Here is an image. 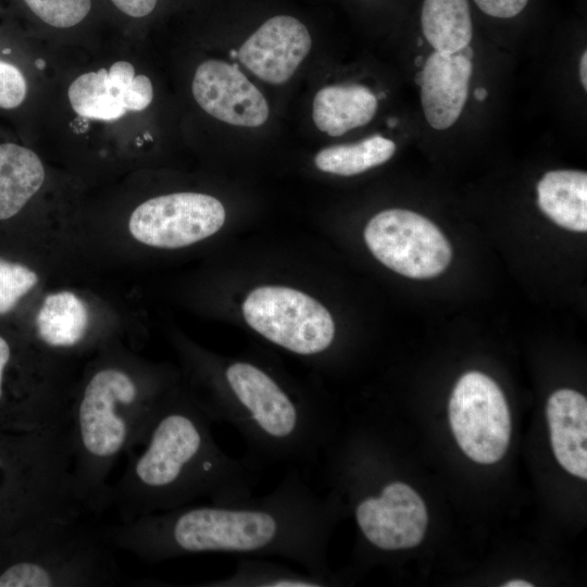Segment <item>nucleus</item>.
<instances>
[{"instance_id":"f257e3e1","label":"nucleus","mask_w":587,"mask_h":587,"mask_svg":"<svg viewBox=\"0 0 587 587\" xmlns=\"http://www.w3.org/2000/svg\"><path fill=\"white\" fill-rule=\"evenodd\" d=\"M339 513L336 496L322 497L292 469L263 496L142 515L103 538L150 562L211 552L279 557L329 575L327 546Z\"/></svg>"},{"instance_id":"f03ea898","label":"nucleus","mask_w":587,"mask_h":587,"mask_svg":"<svg viewBox=\"0 0 587 587\" xmlns=\"http://www.w3.org/2000/svg\"><path fill=\"white\" fill-rule=\"evenodd\" d=\"M212 421L190 398L166 397L140 439L126 453L127 465L110 488L123 522L174 510L207 498L229 502L253 495L259 467L236 459L213 438Z\"/></svg>"},{"instance_id":"7ed1b4c3","label":"nucleus","mask_w":587,"mask_h":587,"mask_svg":"<svg viewBox=\"0 0 587 587\" xmlns=\"http://www.w3.org/2000/svg\"><path fill=\"white\" fill-rule=\"evenodd\" d=\"M221 374V387L195 401L212 422L240 434L252 464L303 473L320 465L334 437L332 415L322 402L297 394L250 361H232Z\"/></svg>"},{"instance_id":"20e7f679","label":"nucleus","mask_w":587,"mask_h":587,"mask_svg":"<svg viewBox=\"0 0 587 587\" xmlns=\"http://www.w3.org/2000/svg\"><path fill=\"white\" fill-rule=\"evenodd\" d=\"M165 399L142 387L128 370L105 365L71 402L66 432L76 490L87 511L109 504L112 469L140 439Z\"/></svg>"},{"instance_id":"39448f33","label":"nucleus","mask_w":587,"mask_h":587,"mask_svg":"<svg viewBox=\"0 0 587 587\" xmlns=\"http://www.w3.org/2000/svg\"><path fill=\"white\" fill-rule=\"evenodd\" d=\"M50 521L32 528L34 552L0 573V587L99 586L115 574L104 539L75 524Z\"/></svg>"},{"instance_id":"423d86ee","label":"nucleus","mask_w":587,"mask_h":587,"mask_svg":"<svg viewBox=\"0 0 587 587\" xmlns=\"http://www.w3.org/2000/svg\"><path fill=\"white\" fill-rule=\"evenodd\" d=\"M242 314L252 329L295 354H322L335 338V324L328 310L314 298L289 287L253 289L242 303Z\"/></svg>"},{"instance_id":"0eeeda50","label":"nucleus","mask_w":587,"mask_h":587,"mask_svg":"<svg viewBox=\"0 0 587 587\" xmlns=\"http://www.w3.org/2000/svg\"><path fill=\"white\" fill-rule=\"evenodd\" d=\"M364 239L378 261L411 278L434 277L451 260V247L439 228L409 210L379 212L367 223Z\"/></svg>"},{"instance_id":"6e6552de","label":"nucleus","mask_w":587,"mask_h":587,"mask_svg":"<svg viewBox=\"0 0 587 587\" xmlns=\"http://www.w3.org/2000/svg\"><path fill=\"white\" fill-rule=\"evenodd\" d=\"M452 433L473 461L491 464L505 453L511 436V416L499 386L480 372L465 373L449 401Z\"/></svg>"},{"instance_id":"1a4fd4ad","label":"nucleus","mask_w":587,"mask_h":587,"mask_svg":"<svg viewBox=\"0 0 587 587\" xmlns=\"http://www.w3.org/2000/svg\"><path fill=\"white\" fill-rule=\"evenodd\" d=\"M225 216L222 202L210 195L175 192L139 204L129 217L128 229L143 245L176 249L214 235Z\"/></svg>"},{"instance_id":"9d476101","label":"nucleus","mask_w":587,"mask_h":587,"mask_svg":"<svg viewBox=\"0 0 587 587\" xmlns=\"http://www.w3.org/2000/svg\"><path fill=\"white\" fill-rule=\"evenodd\" d=\"M353 512L364 540L374 549L394 552L417 546L427 527L424 501L408 484L382 483L377 491L357 495Z\"/></svg>"},{"instance_id":"9b49d317","label":"nucleus","mask_w":587,"mask_h":587,"mask_svg":"<svg viewBox=\"0 0 587 587\" xmlns=\"http://www.w3.org/2000/svg\"><path fill=\"white\" fill-rule=\"evenodd\" d=\"M191 90L202 110L230 125L258 127L270 114L265 97L237 64L215 59L202 62L195 72Z\"/></svg>"},{"instance_id":"f8f14e48","label":"nucleus","mask_w":587,"mask_h":587,"mask_svg":"<svg viewBox=\"0 0 587 587\" xmlns=\"http://www.w3.org/2000/svg\"><path fill=\"white\" fill-rule=\"evenodd\" d=\"M67 97L79 116L112 122L127 111L145 110L153 99V86L146 75H135L132 63L117 61L109 70L78 76Z\"/></svg>"},{"instance_id":"ddd939ff","label":"nucleus","mask_w":587,"mask_h":587,"mask_svg":"<svg viewBox=\"0 0 587 587\" xmlns=\"http://www.w3.org/2000/svg\"><path fill=\"white\" fill-rule=\"evenodd\" d=\"M312 39L305 25L289 15L265 21L240 47L239 61L273 85L286 83L309 54Z\"/></svg>"},{"instance_id":"4468645a","label":"nucleus","mask_w":587,"mask_h":587,"mask_svg":"<svg viewBox=\"0 0 587 587\" xmlns=\"http://www.w3.org/2000/svg\"><path fill=\"white\" fill-rule=\"evenodd\" d=\"M472 62L460 52L434 51L425 61L415 83L427 123L435 129L452 126L467 99Z\"/></svg>"},{"instance_id":"2eb2a0df","label":"nucleus","mask_w":587,"mask_h":587,"mask_svg":"<svg viewBox=\"0 0 587 587\" xmlns=\"http://www.w3.org/2000/svg\"><path fill=\"white\" fill-rule=\"evenodd\" d=\"M551 446L569 473L587 477V401L572 389L554 391L547 403Z\"/></svg>"},{"instance_id":"dca6fc26","label":"nucleus","mask_w":587,"mask_h":587,"mask_svg":"<svg viewBox=\"0 0 587 587\" xmlns=\"http://www.w3.org/2000/svg\"><path fill=\"white\" fill-rule=\"evenodd\" d=\"M377 97L363 85H330L320 89L312 103L315 126L329 136H341L370 123L377 110Z\"/></svg>"},{"instance_id":"f3484780","label":"nucleus","mask_w":587,"mask_h":587,"mask_svg":"<svg viewBox=\"0 0 587 587\" xmlns=\"http://www.w3.org/2000/svg\"><path fill=\"white\" fill-rule=\"evenodd\" d=\"M46 177L39 157L16 143L0 145V220L16 215L41 188Z\"/></svg>"},{"instance_id":"a211bd4d","label":"nucleus","mask_w":587,"mask_h":587,"mask_svg":"<svg viewBox=\"0 0 587 587\" xmlns=\"http://www.w3.org/2000/svg\"><path fill=\"white\" fill-rule=\"evenodd\" d=\"M540 210L570 230H587V174L580 171H550L537 185Z\"/></svg>"},{"instance_id":"6ab92c4d","label":"nucleus","mask_w":587,"mask_h":587,"mask_svg":"<svg viewBox=\"0 0 587 587\" xmlns=\"http://www.w3.org/2000/svg\"><path fill=\"white\" fill-rule=\"evenodd\" d=\"M88 324L85 303L71 291L48 295L36 316L39 338L52 348L78 345L86 335Z\"/></svg>"},{"instance_id":"aec40b11","label":"nucleus","mask_w":587,"mask_h":587,"mask_svg":"<svg viewBox=\"0 0 587 587\" xmlns=\"http://www.w3.org/2000/svg\"><path fill=\"white\" fill-rule=\"evenodd\" d=\"M332 574L297 571L264 558L240 557L234 571L202 586L211 587H325L333 585Z\"/></svg>"},{"instance_id":"412c9836","label":"nucleus","mask_w":587,"mask_h":587,"mask_svg":"<svg viewBox=\"0 0 587 587\" xmlns=\"http://www.w3.org/2000/svg\"><path fill=\"white\" fill-rule=\"evenodd\" d=\"M421 24L424 37L435 51L455 53L471 42L467 0H424Z\"/></svg>"},{"instance_id":"4be33fe9","label":"nucleus","mask_w":587,"mask_h":587,"mask_svg":"<svg viewBox=\"0 0 587 587\" xmlns=\"http://www.w3.org/2000/svg\"><path fill=\"white\" fill-rule=\"evenodd\" d=\"M392 140L380 135L351 145H336L320 150L315 166L326 173L352 176L387 162L395 153Z\"/></svg>"},{"instance_id":"5701e85b","label":"nucleus","mask_w":587,"mask_h":587,"mask_svg":"<svg viewBox=\"0 0 587 587\" xmlns=\"http://www.w3.org/2000/svg\"><path fill=\"white\" fill-rule=\"evenodd\" d=\"M37 283V274L27 266L0 259V315L12 311Z\"/></svg>"},{"instance_id":"b1692460","label":"nucleus","mask_w":587,"mask_h":587,"mask_svg":"<svg viewBox=\"0 0 587 587\" xmlns=\"http://www.w3.org/2000/svg\"><path fill=\"white\" fill-rule=\"evenodd\" d=\"M41 21L57 28L82 22L91 9V0H24Z\"/></svg>"},{"instance_id":"393cba45","label":"nucleus","mask_w":587,"mask_h":587,"mask_svg":"<svg viewBox=\"0 0 587 587\" xmlns=\"http://www.w3.org/2000/svg\"><path fill=\"white\" fill-rule=\"evenodd\" d=\"M26 91L27 85L22 72L13 64L0 61V108L18 107Z\"/></svg>"},{"instance_id":"a878e982","label":"nucleus","mask_w":587,"mask_h":587,"mask_svg":"<svg viewBox=\"0 0 587 587\" xmlns=\"http://www.w3.org/2000/svg\"><path fill=\"white\" fill-rule=\"evenodd\" d=\"M477 7L486 14L510 18L521 13L528 0H474Z\"/></svg>"},{"instance_id":"bb28decb","label":"nucleus","mask_w":587,"mask_h":587,"mask_svg":"<svg viewBox=\"0 0 587 587\" xmlns=\"http://www.w3.org/2000/svg\"><path fill=\"white\" fill-rule=\"evenodd\" d=\"M123 13L132 17H143L150 14L158 0H111Z\"/></svg>"},{"instance_id":"cd10ccee","label":"nucleus","mask_w":587,"mask_h":587,"mask_svg":"<svg viewBox=\"0 0 587 587\" xmlns=\"http://www.w3.org/2000/svg\"><path fill=\"white\" fill-rule=\"evenodd\" d=\"M12 351L9 342L0 335V401L3 397L4 372L11 360Z\"/></svg>"},{"instance_id":"c85d7f7f","label":"nucleus","mask_w":587,"mask_h":587,"mask_svg":"<svg viewBox=\"0 0 587 587\" xmlns=\"http://www.w3.org/2000/svg\"><path fill=\"white\" fill-rule=\"evenodd\" d=\"M579 76L584 89H587V52L584 51L580 58Z\"/></svg>"},{"instance_id":"c756f323","label":"nucleus","mask_w":587,"mask_h":587,"mask_svg":"<svg viewBox=\"0 0 587 587\" xmlns=\"http://www.w3.org/2000/svg\"><path fill=\"white\" fill-rule=\"evenodd\" d=\"M502 586L504 587H533L534 585L529 582H526V580H522V579H513V580H510L505 584H503Z\"/></svg>"},{"instance_id":"7c9ffc66","label":"nucleus","mask_w":587,"mask_h":587,"mask_svg":"<svg viewBox=\"0 0 587 587\" xmlns=\"http://www.w3.org/2000/svg\"><path fill=\"white\" fill-rule=\"evenodd\" d=\"M487 90L484 87L476 88L474 91V97L478 101H484L487 98Z\"/></svg>"},{"instance_id":"2f4dec72","label":"nucleus","mask_w":587,"mask_h":587,"mask_svg":"<svg viewBox=\"0 0 587 587\" xmlns=\"http://www.w3.org/2000/svg\"><path fill=\"white\" fill-rule=\"evenodd\" d=\"M458 52H460L464 58H466V59H469V60H472L473 54H474L473 49H472V47H471L470 45L463 47V48H462L460 51H458Z\"/></svg>"},{"instance_id":"473e14b6","label":"nucleus","mask_w":587,"mask_h":587,"mask_svg":"<svg viewBox=\"0 0 587 587\" xmlns=\"http://www.w3.org/2000/svg\"><path fill=\"white\" fill-rule=\"evenodd\" d=\"M387 124H388L389 127H394L397 124V120L396 118H389L387 121Z\"/></svg>"},{"instance_id":"72a5a7b5","label":"nucleus","mask_w":587,"mask_h":587,"mask_svg":"<svg viewBox=\"0 0 587 587\" xmlns=\"http://www.w3.org/2000/svg\"><path fill=\"white\" fill-rule=\"evenodd\" d=\"M422 61H423V57H422V55H419V57L415 59V64H416V65H421Z\"/></svg>"},{"instance_id":"f704fd0d","label":"nucleus","mask_w":587,"mask_h":587,"mask_svg":"<svg viewBox=\"0 0 587 587\" xmlns=\"http://www.w3.org/2000/svg\"><path fill=\"white\" fill-rule=\"evenodd\" d=\"M43 65H45V63H43L42 61H36V66H37L38 68H42Z\"/></svg>"},{"instance_id":"c9c22d12","label":"nucleus","mask_w":587,"mask_h":587,"mask_svg":"<svg viewBox=\"0 0 587 587\" xmlns=\"http://www.w3.org/2000/svg\"><path fill=\"white\" fill-rule=\"evenodd\" d=\"M422 43H423V40L419 39V46H421Z\"/></svg>"},{"instance_id":"e433bc0d","label":"nucleus","mask_w":587,"mask_h":587,"mask_svg":"<svg viewBox=\"0 0 587 587\" xmlns=\"http://www.w3.org/2000/svg\"><path fill=\"white\" fill-rule=\"evenodd\" d=\"M9 52H10L9 49L3 50V53H9Z\"/></svg>"}]
</instances>
